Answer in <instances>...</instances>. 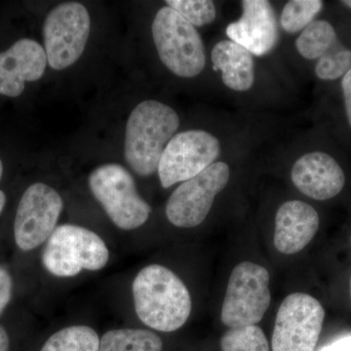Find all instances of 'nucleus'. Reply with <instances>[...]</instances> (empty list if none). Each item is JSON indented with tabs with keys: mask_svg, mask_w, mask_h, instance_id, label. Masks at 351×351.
<instances>
[{
	"mask_svg": "<svg viewBox=\"0 0 351 351\" xmlns=\"http://www.w3.org/2000/svg\"><path fill=\"white\" fill-rule=\"evenodd\" d=\"M132 289L136 313L147 326L170 332L186 324L193 307L191 294L172 270L160 265L145 267Z\"/></svg>",
	"mask_w": 351,
	"mask_h": 351,
	"instance_id": "1",
	"label": "nucleus"
},
{
	"mask_svg": "<svg viewBox=\"0 0 351 351\" xmlns=\"http://www.w3.org/2000/svg\"><path fill=\"white\" fill-rule=\"evenodd\" d=\"M179 126V115L169 106L154 100L138 104L125 132V158L132 170L142 177L154 174Z\"/></svg>",
	"mask_w": 351,
	"mask_h": 351,
	"instance_id": "2",
	"label": "nucleus"
},
{
	"mask_svg": "<svg viewBox=\"0 0 351 351\" xmlns=\"http://www.w3.org/2000/svg\"><path fill=\"white\" fill-rule=\"evenodd\" d=\"M152 38L161 62L174 75L191 78L206 64L204 43L197 29L169 6L156 13Z\"/></svg>",
	"mask_w": 351,
	"mask_h": 351,
	"instance_id": "3",
	"label": "nucleus"
},
{
	"mask_svg": "<svg viewBox=\"0 0 351 351\" xmlns=\"http://www.w3.org/2000/svg\"><path fill=\"white\" fill-rule=\"evenodd\" d=\"M108 258L110 252L104 240L92 230L75 225L58 226L43 255L45 269L58 277L75 276L84 269L100 270Z\"/></svg>",
	"mask_w": 351,
	"mask_h": 351,
	"instance_id": "4",
	"label": "nucleus"
},
{
	"mask_svg": "<svg viewBox=\"0 0 351 351\" xmlns=\"http://www.w3.org/2000/svg\"><path fill=\"white\" fill-rule=\"evenodd\" d=\"M89 186L112 223L124 230L144 225L152 207L138 193L129 171L119 164H105L89 177Z\"/></svg>",
	"mask_w": 351,
	"mask_h": 351,
	"instance_id": "5",
	"label": "nucleus"
},
{
	"mask_svg": "<svg viewBox=\"0 0 351 351\" xmlns=\"http://www.w3.org/2000/svg\"><path fill=\"white\" fill-rule=\"evenodd\" d=\"M270 301L267 269L257 263H240L228 280L221 307V322L230 328L258 324L269 309Z\"/></svg>",
	"mask_w": 351,
	"mask_h": 351,
	"instance_id": "6",
	"label": "nucleus"
},
{
	"mask_svg": "<svg viewBox=\"0 0 351 351\" xmlns=\"http://www.w3.org/2000/svg\"><path fill=\"white\" fill-rule=\"evenodd\" d=\"M91 19L78 2H64L50 11L44 21L43 38L47 62L61 71L78 61L89 38Z\"/></svg>",
	"mask_w": 351,
	"mask_h": 351,
	"instance_id": "7",
	"label": "nucleus"
},
{
	"mask_svg": "<svg viewBox=\"0 0 351 351\" xmlns=\"http://www.w3.org/2000/svg\"><path fill=\"white\" fill-rule=\"evenodd\" d=\"M317 300L304 293L286 297L277 313L272 351H314L324 322Z\"/></svg>",
	"mask_w": 351,
	"mask_h": 351,
	"instance_id": "8",
	"label": "nucleus"
},
{
	"mask_svg": "<svg viewBox=\"0 0 351 351\" xmlns=\"http://www.w3.org/2000/svg\"><path fill=\"white\" fill-rule=\"evenodd\" d=\"M230 176L228 164L218 161L180 184L166 205L170 223L184 228L202 223L211 211L215 197L228 186Z\"/></svg>",
	"mask_w": 351,
	"mask_h": 351,
	"instance_id": "9",
	"label": "nucleus"
},
{
	"mask_svg": "<svg viewBox=\"0 0 351 351\" xmlns=\"http://www.w3.org/2000/svg\"><path fill=\"white\" fill-rule=\"evenodd\" d=\"M221 154L218 138L209 132L189 130L173 137L166 145L158 172L161 186L170 188L195 177L215 163Z\"/></svg>",
	"mask_w": 351,
	"mask_h": 351,
	"instance_id": "10",
	"label": "nucleus"
},
{
	"mask_svg": "<svg viewBox=\"0 0 351 351\" xmlns=\"http://www.w3.org/2000/svg\"><path fill=\"white\" fill-rule=\"evenodd\" d=\"M63 207L61 196L47 184L36 182L27 189L14 221V237L21 250H34L50 239Z\"/></svg>",
	"mask_w": 351,
	"mask_h": 351,
	"instance_id": "11",
	"label": "nucleus"
},
{
	"mask_svg": "<svg viewBox=\"0 0 351 351\" xmlns=\"http://www.w3.org/2000/svg\"><path fill=\"white\" fill-rule=\"evenodd\" d=\"M226 34L252 55L269 54L278 41L274 7L267 0H243L241 17L228 25Z\"/></svg>",
	"mask_w": 351,
	"mask_h": 351,
	"instance_id": "12",
	"label": "nucleus"
},
{
	"mask_svg": "<svg viewBox=\"0 0 351 351\" xmlns=\"http://www.w3.org/2000/svg\"><path fill=\"white\" fill-rule=\"evenodd\" d=\"M47 63L40 44L29 38L20 39L0 53V94L12 98L20 96L25 82L43 77Z\"/></svg>",
	"mask_w": 351,
	"mask_h": 351,
	"instance_id": "13",
	"label": "nucleus"
},
{
	"mask_svg": "<svg viewBox=\"0 0 351 351\" xmlns=\"http://www.w3.org/2000/svg\"><path fill=\"white\" fill-rule=\"evenodd\" d=\"M295 188L315 200H328L343 191L346 176L336 159L322 152H308L297 159L291 170Z\"/></svg>",
	"mask_w": 351,
	"mask_h": 351,
	"instance_id": "14",
	"label": "nucleus"
},
{
	"mask_svg": "<svg viewBox=\"0 0 351 351\" xmlns=\"http://www.w3.org/2000/svg\"><path fill=\"white\" fill-rule=\"evenodd\" d=\"M317 211L304 201L291 200L277 210L274 245L277 251L294 255L315 237L319 228Z\"/></svg>",
	"mask_w": 351,
	"mask_h": 351,
	"instance_id": "15",
	"label": "nucleus"
},
{
	"mask_svg": "<svg viewBox=\"0 0 351 351\" xmlns=\"http://www.w3.org/2000/svg\"><path fill=\"white\" fill-rule=\"evenodd\" d=\"M215 71L221 73L223 84L233 91L250 90L255 83V63L253 55L239 44L221 40L211 53Z\"/></svg>",
	"mask_w": 351,
	"mask_h": 351,
	"instance_id": "16",
	"label": "nucleus"
},
{
	"mask_svg": "<svg viewBox=\"0 0 351 351\" xmlns=\"http://www.w3.org/2000/svg\"><path fill=\"white\" fill-rule=\"evenodd\" d=\"M162 339L144 329H117L101 337L99 351H162Z\"/></svg>",
	"mask_w": 351,
	"mask_h": 351,
	"instance_id": "17",
	"label": "nucleus"
},
{
	"mask_svg": "<svg viewBox=\"0 0 351 351\" xmlns=\"http://www.w3.org/2000/svg\"><path fill=\"white\" fill-rule=\"evenodd\" d=\"M337 32L328 21L314 20L295 40V48L306 60H319L335 47Z\"/></svg>",
	"mask_w": 351,
	"mask_h": 351,
	"instance_id": "18",
	"label": "nucleus"
},
{
	"mask_svg": "<svg viewBox=\"0 0 351 351\" xmlns=\"http://www.w3.org/2000/svg\"><path fill=\"white\" fill-rule=\"evenodd\" d=\"M100 338L92 328H64L45 341L40 351H99Z\"/></svg>",
	"mask_w": 351,
	"mask_h": 351,
	"instance_id": "19",
	"label": "nucleus"
},
{
	"mask_svg": "<svg viewBox=\"0 0 351 351\" xmlns=\"http://www.w3.org/2000/svg\"><path fill=\"white\" fill-rule=\"evenodd\" d=\"M321 0H291L281 14V27L288 34L302 32L323 8Z\"/></svg>",
	"mask_w": 351,
	"mask_h": 351,
	"instance_id": "20",
	"label": "nucleus"
},
{
	"mask_svg": "<svg viewBox=\"0 0 351 351\" xmlns=\"http://www.w3.org/2000/svg\"><path fill=\"white\" fill-rule=\"evenodd\" d=\"M223 351H270L265 332L256 325L230 328L221 339Z\"/></svg>",
	"mask_w": 351,
	"mask_h": 351,
	"instance_id": "21",
	"label": "nucleus"
},
{
	"mask_svg": "<svg viewBox=\"0 0 351 351\" xmlns=\"http://www.w3.org/2000/svg\"><path fill=\"white\" fill-rule=\"evenodd\" d=\"M166 4L195 27L211 24L217 17L216 6L210 0H168Z\"/></svg>",
	"mask_w": 351,
	"mask_h": 351,
	"instance_id": "22",
	"label": "nucleus"
},
{
	"mask_svg": "<svg viewBox=\"0 0 351 351\" xmlns=\"http://www.w3.org/2000/svg\"><path fill=\"white\" fill-rule=\"evenodd\" d=\"M351 69V50L334 48L321 57L315 66V73L322 80H336L343 77Z\"/></svg>",
	"mask_w": 351,
	"mask_h": 351,
	"instance_id": "23",
	"label": "nucleus"
},
{
	"mask_svg": "<svg viewBox=\"0 0 351 351\" xmlns=\"http://www.w3.org/2000/svg\"><path fill=\"white\" fill-rule=\"evenodd\" d=\"M12 278L3 267L0 265V315L12 297Z\"/></svg>",
	"mask_w": 351,
	"mask_h": 351,
	"instance_id": "24",
	"label": "nucleus"
},
{
	"mask_svg": "<svg viewBox=\"0 0 351 351\" xmlns=\"http://www.w3.org/2000/svg\"><path fill=\"white\" fill-rule=\"evenodd\" d=\"M341 88H343L346 117H348V123L351 127V69L343 76V80H341Z\"/></svg>",
	"mask_w": 351,
	"mask_h": 351,
	"instance_id": "25",
	"label": "nucleus"
},
{
	"mask_svg": "<svg viewBox=\"0 0 351 351\" xmlns=\"http://www.w3.org/2000/svg\"><path fill=\"white\" fill-rule=\"evenodd\" d=\"M319 351H351V335L341 337Z\"/></svg>",
	"mask_w": 351,
	"mask_h": 351,
	"instance_id": "26",
	"label": "nucleus"
},
{
	"mask_svg": "<svg viewBox=\"0 0 351 351\" xmlns=\"http://www.w3.org/2000/svg\"><path fill=\"white\" fill-rule=\"evenodd\" d=\"M10 337L3 326H0V351L10 350Z\"/></svg>",
	"mask_w": 351,
	"mask_h": 351,
	"instance_id": "27",
	"label": "nucleus"
},
{
	"mask_svg": "<svg viewBox=\"0 0 351 351\" xmlns=\"http://www.w3.org/2000/svg\"><path fill=\"white\" fill-rule=\"evenodd\" d=\"M2 175H3V164H2L1 159H0V181H1ZM6 203V195L3 191H0V214L3 211L4 206Z\"/></svg>",
	"mask_w": 351,
	"mask_h": 351,
	"instance_id": "28",
	"label": "nucleus"
},
{
	"mask_svg": "<svg viewBox=\"0 0 351 351\" xmlns=\"http://www.w3.org/2000/svg\"><path fill=\"white\" fill-rule=\"evenodd\" d=\"M341 3H343V5L350 7L351 9V0H345V1H341Z\"/></svg>",
	"mask_w": 351,
	"mask_h": 351,
	"instance_id": "29",
	"label": "nucleus"
},
{
	"mask_svg": "<svg viewBox=\"0 0 351 351\" xmlns=\"http://www.w3.org/2000/svg\"><path fill=\"white\" fill-rule=\"evenodd\" d=\"M350 295H351V278H350Z\"/></svg>",
	"mask_w": 351,
	"mask_h": 351,
	"instance_id": "30",
	"label": "nucleus"
}]
</instances>
